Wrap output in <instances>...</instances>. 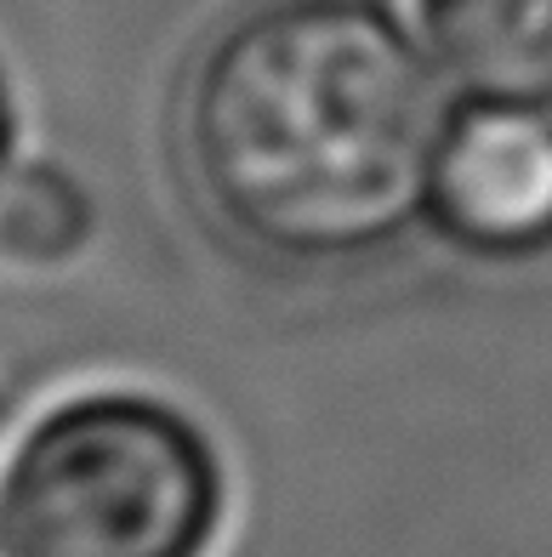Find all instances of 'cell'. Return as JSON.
Wrapping results in <instances>:
<instances>
[{
  "label": "cell",
  "mask_w": 552,
  "mask_h": 557,
  "mask_svg": "<svg viewBox=\"0 0 552 557\" xmlns=\"http://www.w3.org/2000/svg\"><path fill=\"white\" fill-rule=\"evenodd\" d=\"M444 81L479 109H552V0H416Z\"/></svg>",
  "instance_id": "277c9868"
},
{
  "label": "cell",
  "mask_w": 552,
  "mask_h": 557,
  "mask_svg": "<svg viewBox=\"0 0 552 557\" xmlns=\"http://www.w3.org/2000/svg\"><path fill=\"white\" fill-rule=\"evenodd\" d=\"M12 171H17V97L7 81V63H0V188H7Z\"/></svg>",
  "instance_id": "8992f818"
},
{
  "label": "cell",
  "mask_w": 552,
  "mask_h": 557,
  "mask_svg": "<svg viewBox=\"0 0 552 557\" xmlns=\"http://www.w3.org/2000/svg\"><path fill=\"white\" fill-rule=\"evenodd\" d=\"M439 74L388 0H250L177 97L194 206L280 268L388 257L428 216L456 125Z\"/></svg>",
  "instance_id": "6da1fadb"
},
{
  "label": "cell",
  "mask_w": 552,
  "mask_h": 557,
  "mask_svg": "<svg viewBox=\"0 0 552 557\" xmlns=\"http://www.w3.org/2000/svg\"><path fill=\"white\" fill-rule=\"evenodd\" d=\"M97 227L91 194L81 176L52 160H29L0 188V262L17 268H63L86 250Z\"/></svg>",
  "instance_id": "5b68a950"
},
{
  "label": "cell",
  "mask_w": 552,
  "mask_h": 557,
  "mask_svg": "<svg viewBox=\"0 0 552 557\" xmlns=\"http://www.w3.org/2000/svg\"><path fill=\"white\" fill-rule=\"evenodd\" d=\"M222 523V449L155 393H74L0 467V557H211Z\"/></svg>",
  "instance_id": "7a4b0ae2"
},
{
  "label": "cell",
  "mask_w": 552,
  "mask_h": 557,
  "mask_svg": "<svg viewBox=\"0 0 552 557\" xmlns=\"http://www.w3.org/2000/svg\"><path fill=\"white\" fill-rule=\"evenodd\" d=\"M428 222L484 262L552 250V109H479L450 125Z\"/></svg>",
  "instance_id": "3957f363"
}]
</instances>
